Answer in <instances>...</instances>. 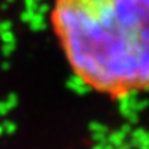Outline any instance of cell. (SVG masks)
<instances>
[{"mask_svg":"<svg viewBox=\"0 0 149 149\" xmlns=\"http://www.w3.org/2000/svg\"><path fill=\"white\" fill-rule=\"evenodd\" d=\"M51 25L73 73L94 91L149 90V0H54Z\"/></svg>","mask_w":149,"mask_h":149,"instance_id":"cell-1","label":"cell"}]
</instances>
